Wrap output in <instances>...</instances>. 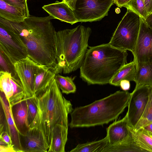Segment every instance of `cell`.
Here are the masks:
<instances>
[{
    "instance_id": "4316f807",
    "label": "cell",
    "mask_w": 152,
    "mask_h": 152,
    "mask_svg": "<svg viewBox=\"0 0 152 152\" xmlns=\"http://www.w3.org/2000/svg\"><path fill=\"white\" fill-rule=\"evenodd\" d=\"M0 58V71L9 73L12 77L17 79L20 80L15 69V63L1 49Z\"/></svg>"
},
{
    "instance_id": "7c38bea8",
    "label": "cell",
    "mask_w": 152,
    "mask_h": 152,
    "mask_svg": "<svg viewBox=\"0 0 152 152\" xmlns=\"http://www.w3.org/2000/svg\"><path fill=\"white\" fill-rule=\"evenodd\" d=\"M20 139L23 152H47L49 148L43 132L35 127L30 128L25 135H20Z\"/></svg>"
},
{
    "instance_id": "8992f818",
    "label": "cell",
    "mask_w": 152,
    "mask_h": 152,
    "mask_svg": "<svg viewBox=\"0 0 152 152\" xmlns=\"http://www.w3.org/2000/svg\"><path fill=\"white\" fill-rule=\"evenodd\" d=\"M140 23V16L127 9L109 43L115 48L132 53L136 45Z\"/></svg>"
},
{
    "instance_id": "cb8c5ba5",
    "label": "cell",
    "mask_w": 152,
    "mask_h": 152,
    "mask_svg": "<svg viewBox=\"0 0 152 152\" xmlns=\"http://www.w3.org/2000/svg\"><path fill=\"white\" fill-rule=\"evenodd\" d=\"M108 143L107 137L85 143L79 144L72 149L70 152H102L105 145Z\"/></svg>"
},
{
    "instance_id": "4dcf8cb0",
    "label": "cell",
    "mask_w": 152,
    "mask_h": 152,
    "mask_svg": "<svg viewBox=\"0 0 152 152\" xmlns=\"http://www.w3.org/2000/svg\"><path fill=\"white\" fill-rule=\"evenodd\" d=\"M8 4L18 9L26 18L29 17L27 0H3Z\"/></svg>"
},
{
    "instance_id": "9a60e30c",
    "label": "cell",
    "mask_w": 152,
    "mask_h": 152,
    "mask_svg": "<svg viewBox=\"0 0 152 152\" xmlns=\"http://www.w3.org/2000/svg\"><path fill=\"white\" fill-rule=\"evenodd\" d=\"M11 107L17 129L20 135L24 136L30 128L26 100L23 99Z\"/></svg>"
},
{
    "instance_id": "e575fe53",
    "label": "cell",
    "mask_w": 152,
    "mask_h": 152,
    "mask_svg": "<svg viewBox=\"0 0 152 152\" xmlns=\"http://www.w3.org/2000/svg\"><path fill=\"white\" fill-rule=\"evenodd\" d=\"M120 86L124 91L129 90L130 88V81L126 80H122L120 82Z\"/></svg>"
},
{
    "instance_id": "2e32d148",
    "label": "cell",
    "mask_w": 152,
    "mask_h": 152,
    "mask_svg": "<svg viewBox=\"0 0 152 152\" xmlns=\"http://www.w3.org/2000/svg\"><path fill=\"white\" fill-rule=\"evenodd\" d=\"M56 74L53 67L39 65L34 77V93L36 96L43 93L55 78Z\"/></svg>"
},
{
    "instance_id": "603a6c76",
    "label": "cell",
    "mask_w": 152,
    "mask_h": 152,
    "mask_svg": "<svg viewBox=\"0 0 152 152\" xmlns=\"http://www.w3.org/2000/svg\"><path fill=\"white\" fill-rule=\"evenodd\" d=\"M0 18L14 22L23 21L26 18L17 8L0 0Z\"/></svg>"
},
{
    "instance_id": "30bf717a",
    "label": "cell",
    "mask_w": 152,
    "mask_h": 152,
    "mask_svg": "<svg viewBox=\"0 0 152 152\" xmlns=\"http://www.w3.org/2000/svg\"><path fill=\"white\" fill-rule=\"evenodd\" d=\"M149 95V85L140 86L131 93L128 105V125L134 127L139 121L144 111Z\"/></svg>"
},
{
    "instance_id": "83f0119b",
    "label": "cell",
    "mask_w": 152,
    "mask_h": 152,
    "mask_svg": "<svg viewBox=\"0 0 152 152\" xmlns=\"http://www.w3.org/2000/svg\"><path fill=\"white\" fill-rule=\"evenodd\" d=\"M10 80L13 88V94L9 101L11 106L24 99L25 94L22 85L20 80L17 79L11 76Z\"/></svg>"
},
{
    "instance_id": "d4e9b609",
    "label": "cell",
    "mask_w": 152,
    "mask_h": 152,
    "mask_svg": "<svg viewBox=\"0 0 152 152\" xmlns=\"http://www.w3.org/2000/svg\"><path fill=\"white\" fill-rule=\"evenodd\" d=\"M152 123V84L149 85L148 99L143 113L136 125L133 128L135 130H138Z\"/></svg>"
},
{
    "instance_id": "d590c367",
    "label": "cell",
    "mask_w": 152,
    "mask_h": 152,
    "mask_svg": "<svg viewBox=\"0 0 152 152\" xmlns=\"http://www.w3.org/2000/svg\"><path fill=\"white\" fill-rule=\"evenodd\" d=\"M148 15L152 12V0H143Z\"/></svg>"
},
{
    "instance_id": "ab89813d",
    "label": "cell",
    "mask_w": 152,
    "mask_h": 152,
    "mask_svg": "<svg viewBox=\"0 0 152 152\" xmlns=\"http://www.w3.org/2000/svg\"><path fill=\"white\" fill-rule=\"evenodd\" d=\"M143 128L152 133V123L147 125Z\"/></svg>"
},
{
    "instance_id": "ba28073f",
    "label": "cell",
    "mask_w": 152,
    "mask_h": 152,
    "mask_svg": "<svg viewBox=\"0 0 152 152\" xmlns=\"http://www.w3.org/2000/svg\"><path fill=\"white\" fill-rule=\"evenodd\" d=\"M0 49L15 63L28 56L26 47L20 36L1 23Z\"/></svg>"
},
{
    "instance_id": "ac0fdd59",
    "label": "cell",
    "mask_w": 152,
    "mask_h": 152,
    "mask_svg": "<svg viewBox=\"0 0 152 152\" xmlns=\"http://www.w3.org/2000/svg\"><path fill=\"white\" fill-rule=\"evenodd\" d=\"M68 127L58 124L53 129L48 152H65L67 140Z\"/></svg>"
},
{
    "instance_id": "484cf974",
    "label": "cell",
    "mask_w": 152,
    "mask_h": 152,
    "mask_svg": "<svg viewBox=\"0 0 152 152\" xmlns=\"http://www.w3.org/2000/svg\"><path fill=\"white\" fill-rule=\"evenodd\" d=\"M55 79L62 93L67 94L76 92V86L72 77L64 76L57 74L56 75Z\"/></svg>"
},
{
    "instance_id": "f35d334b",
    "label": "cell",
    "mask_w": 152,
    "mask_h": 152,
    "mask_svg": "<svg viewBox=\"0 0 152 152\" xmlns=\"http://www.w3.org/2000/svg\"><path fill=\"white\" fill-rule=\"evenodd\" d=\"M145 21L148 26L152 29V12L147 16Z\"/></svg>"
},
{
    "instance_id": "d6a6232c",
    "label": "cell",
    "mask_w": 152,
    "mask_h": 152,
    "mask_svg": "<svg viewBox=\"0 0 152 152\" xmlns=\"http://www.w3.org/2000/svg\"><path fill=\"white\" fill-rule=\"evenodd\" d=\"M0 138L2 139L9 145H13L9 132L6 131L1 132L0 133Z\"/></svg>"
},
{
    "instance_id": "ffe728a7",
    "label": "cell",
    "mask_w": 152,
    "mask_h": 152,
    "mask_svg": "<svg viewBox=\"0 0 152 152\" xmlns=\"http://www.w3.org/2000/svg\"><path fill=\"white\" fill-rule=\"evenodd\" d=\"M130 135L143 152H152V135L144 128L135 130L128 126Z\"/></svg>"
},
{
    "instance_id": "836d02e7",
    "label": "cell",
    "mask_w": 152,
    "mask_h": 152,
    "mask_svg": "<svg viewBox=\"0 0 152 152\" xmlns=\"http://www.w3.org/2000/svg\"><path fill=\"white\" fill-rule=\"evenodd\" d=\"M0 152H16L13 145H10L8 144L0 145Z\"/></svg>"
},
{
    "instance_id": "277c9868",
    "label": "cell",
    "mask_w": 152,
    "mask_h": 152,
    "mask_svg": "<svg viewBox=\"0 0 152 152\" xmlns=\"http://www.w3.org/2000/svg\"><path fill=\"white\" fill-rule=\"evenodd\" d=\"M131 94L118 91L89 104L76 107L70 113V127L103 125L116 119L128 106Z\"/></svg>"
},
{
    "instance_id": "44dd1931",
    "label": "cell",
    "mask_w": 152,
    "mask_h": 152,
    "mask_svg": "<svg viewBox=\"0 0 152 152\" xmlns=\"http://www.w3.org/2000/svg\"><path fill=\"white\" fill-rule=\"evenodd\" d=\"M136 66L135 88L152 84V62L139 64L136 65Z\"/></svg>"
},
{
    "instance_id": "f1b7e54d",
    "label": "cell",
    "mask_w": 152,
    "mask_h": 152,
    "mask_svg": "<svg viewBox=\"0 0 152 152\" xmlns=\"http://www.w3.org/2000/svg\"><path fill=\"white\" fill-rule=\"evenodd\" d=\"M11 76L9 73L0 71V90L4 92L9 102L13 94V86L10 80Z\"/></svg>"
},
{
    "instance_id": "7402d4cb",
    "label": "cell",
    "mask_w": 152,
    "mask_h": 152,
    "mask_svg": "<svg viewBox=\"0 0 152 152\" xmlns=\"http://www.w3.org/2000/svg\"><path fill=\"white\" fill-rule=\"evenodd\" d=\"M136 68V64L134 60L126 64L121 68L109 83L115 86H120L121 81L123 80L134 81Z\"/></svg>"
},
{
    "instance_id": "8d00e7d4",
    "label": "cell",
    "mask_w": 152,
    "mask_h": 152,
    "mask_svg": "<svg viewBox=\"0 0 152 152\" xmlns=\"http://www.w3.org/2000/svg\"><path fill=\"white\" fill-rule=\"evenodd\" d=\"M131 0H114V3L118 7L121 8Z\"/></svg>"
},
{
    "instance_id": "d6986e66",
    "label": "cell",
    "mask_w": 152,
    "mask_h": 152,
    "mask_svg": "<svg viewBox=\"0 0 152 152\" xmlns=\"http://www.w3.org/2000/svg\"><path fill=\"white\" fill-rule=\"evenodd\" d=\"M143 152L129 134L122 140L113 144L108 143L102 152Z\"/></svg>"
},
{
    "instance_id": "5bb4252c",
    "label": "cell",
    "mask_w": 152,
    "mask_h": 152,
    "mask_svg": "<svg viewBox=\"0 0 152 152\" xmlns=\"http://www.w3.org/2000/svg\"><path fill=\"white\" fill-rule=\"evenodd\" d=\"M42 8L54 18L71 25L79 22L73 10L63 1H57L54 3L45 5Z\"/></svg>"
},
{
    "instance_id": "4fadbf2b",
    "label": "cell",
    "mask_w": 152,
    "mask_h": 152,
    "mask_svg": "<svg viewBox=\"0 0 152 152\" xmlns=\"http://www.w3.org/2000/svg\"><path fill=\"white\" fill-rule=\"evenodd\" d=\"M0 103L4 113L9 134L16 152H23L20 135L15 124L10 103L4 92L0 90Z\"/></svg>"
},
{
    "instance_id": "3957f363",
    "label": "cell",
    "mask_w": 152,
    "mask_h": 152,
    "mask_svg": "<svg viewBox=\"0 0 152 152\" xmlns=\"http://www.w3.org/2000/svg\"><path fill=\"white\" fill-rule=\"evenodd\" d=\"M35 99L37 112L30 128L41 130L49 145L52 130L56 125L68 127V115L73 110L72 105L62 95L55 78L43 93L35 96Z\"/></svg>"
},
{
    "instance_id": "5b68a950",
    "label": "cell",
    "mask_w": 152,
    "mask_h": 152,
    "mask_svg": "<svg viewBox=\"0 0 152 152\" xmlns=\"http://www.w3.org/2000/svg\"><path fill=\"white\" fill-rule=\"evenodd\" d=\"M91 33L89 27L80 25L56 32V74H68L80 68L88 50Z\"/></svg>"
},
{
    "instance_id": "6da1fadb",
    "label": "cell",
    "mask_w": 152,
    "mask_h": 152,
    "mask_svg": "<svg viewBox=\"0 0 152 152\" xmlns=\"http://www.w3.org/2000/svg\"><path fill=\"white\" fill-rule=\"evenodd\" d=\"M50 15H30L20 22H11L0 18V23L18 34L25 44L28 57L40 65L54 68L56 63V31Z\"/></svg>"
},
{
    "instance_id": "52a82bcc",
    "label": "cell",
    "mask_w": 152,
    "mask_h": 152,
    "mask_svg": "<svg viewBox=\"0 0 152 152\" xmlns=\"http://www.w3.org/2000/svg\"><path fill=\"white\" fill-rule=\"evenodd\" d=\"M114 0H76L73 12L79 22L99 21L107 15Z\"/></svg>"
},
{
    "instance_id": "1f68e13d",
    "label": "cell",
    "mask_w": 152,
    "mask_h": 152,
    "mask_svg": "<svg viewBox=\"0 0 152 152\" xmlns=\"http://www.w3.org/2000/svg\"><path fill=\"white\" fill-rule=\"evenodd\" d=\"M26 100L28 106V121L30 125L35 117L37 108L35 96Z\"/></svg>"
},
{
    "instance_id": "74e56055",
    "label": "cell",
    "mask_w": 152,
    "mask_h": 152,
    "mask_svg": "<svg viewBox=\"0 0 152 152\" xmlns=\"http://www.w3.org/2000/svg\"><path fill=\"white\" fill-rule=\"evenodd\" d=\"M76 0H62V1L66 4L73 11L75 8Z\"/></svg>"
},
{
    "instance_id": "f546056e",
    "label": "cell",
    "mask_w": 152,
    "mask_h": 152,
    "mask_svg": "<svg viewBox=\"0 0 152 152\" xmlns=\"http://www.w3.org/2000/svg\"><path fill=\"white\" fill-rule=\"evenodd\" d=\"M145 19L148 15L143 0H131L124 6Z\"/></svg>"
},
{
    "instance_id": "7a4b0ae2",
    "label": "cell",
    "mask_w": 152,
    "mask_h": 152,
    "mask_svg": "<svg viewBox=\"0 0 152 152\" xmlns=\"http://www.w3.org/2000/svg\"><path fill=\"white\" fill-rule=\"evenodd\" d=\"M127 50L109 43L89 47L80 68V77L88 85H104L127 63Z\"/></svg>"
},
{
    "instance_id": "60d3db41",
    "label": "cell",
    "mask_w": 152,
    "mask_h": 152,
    "mask_svg": "<svg viewBox=\"0 0 152 152\" xmlns=\"http://www.w3.org/2000/svg\"><path fill=\"white\" fill-rule=\"evenodd\" d=\"M151 134L152 135V133L150 132Z\"/></svg>"
},
{
    "instance_id": "8fae6325",
    "label": "cell",
    "mask_w": 152,
    "mask_h": 152,
    "mask_svg": "<svg viewBox=\"0 0 152 152\" xmlns=\"http://www.w3.org/2000/svg\"><path fill=\"white\" fill-rule=\"evenodd\" d=\"M39 65L28 56L14 64L16 72L23 88L24 99L35 96L34 93L35 75Z\"/></svg>"
},
{
    "instance_id": "e0dca14e",
    "label": "cell",
    "mask_w": 152,
    "mask_h": 152,
    "mask_svg": "<svg viewBox=\"0 0 152 152\" xmlns=\"http://www.w3.org/2000/svg\"><path fill=\"white\" fill-rule=\"evenodd\" d=\"M128 122L126 115L122 119L115 121L107 128V135L108 143L113 144L125 138L129 134Z\"/></svg>"
},
{
    "instance_id": "9c48e42d",
    "label": "cell",
    "mask_w": 152,
    "mask_h": 152,
    "mask_svg": "<svg viewBox=\"0 0 152 152\" xmlns=\"http://www.w3.org/2000/svg\"><path fill=\"white\" fill-rule=\"evenodd\" d=\"M139 34L133 52V60L136 65L152 62V29L141 18Z\"/></svg>"
}]
</instances>
